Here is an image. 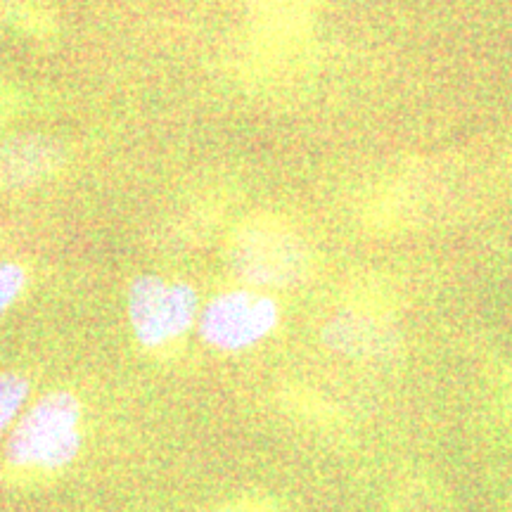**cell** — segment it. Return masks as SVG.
I'll return each mask as SVG.
<instances>
[{
	"instance_id": "5",
	"label": "cell",
	"mask_w": 512,
	"mask_h": 512,
	"mask_svg": "<svg viewBox=\"0 0 512 512\" xmlns=\"http://www.w3.org/2000/svg\"><path fill=\"white\" fill-rule=\"evenodd\" d=\"M316 0H249V27L261 60L283 64L309 46Z\"/></svg>"
},
{
	"instance_id": "1",
	"label": "cell",
	"mask_w": 512,
	"mask_h": 512,
	"mask_svg": "<svg viewBox=\"0 0 512 512\" xmlns=\"http://www.w3.org/2000/svg\"><path fill=\"white\" fill-rule=\"evenodd\" d=\"M230 268L256 287H294L309 278L313 259L302 235L283 221L256 219L230 242Z\"/></svg>"
},
{
	"instance_id": "7",
	"label": "cell",
	"mask_w": 512,
	"mask_h": 512,
	"mask_svg": "<svg viewBox=\"0 0 512 512\" xmlns=\"http://www.w3.org/2000/svg\"><path fill=\"white\" fill-rule=\"evenodd\" d=\"M0 27L48 38L55 34V12L48 0H0Z\"/></svg>"
},
{
	"instance_id": "3",
	"label": "cell",
	"mask_w": 512,
	"mask_h": 512,
	"mask_svg": "<svg viewBox=\"0 0 512 512\" xmlns=\"http://www.w3.org/2000/svg\"><path fill=\"white\" fill-rule=\"evenodd\" d=\"M197 316V292L185 283L138 275L128 287V318L138 342L162 347L185 335Z\"/></svg>"
},
{
	"instance_id": "10",
	"label": "cell",
	"mask_w": 512,
	"mask_h": 512,
	"mask_svg": "<svg viewBox=\"0 0 512 512\" xmlns=\"http://www.w3.org/2000/svg\"><path fill=\"white\" fill-rule=\"evenodd\" d=\"M221 512H238V510H221Z\"/></svg>"
},
{
	"instance_id": "8",
	"label": "cell",
	"mask_w": 512,
	"mask_h": 512,
	"mask_svg": "<svg viewBox=\"0 0 512 512\" xmlns=\"http://www.w3.org/2000/svg\"><path fill=\"white\" fill-rule=\"evenodd\" d=\"M29 394V380H24L22 375L15 373H3L0 375V432L10 425V420L15 418L19 406Z\"/></svg>"
},
{
	"instance_id": "6",
	"label": "cell",
	"mask_w": 512,
	"mask_h": 512,
	"mask_svg": "<svg viewBox=\"0 0 512 512\" xmlns=\"http://www.w3.org/2000/svg\"><path fill=\"white\" fill-rule=\"evenodd\" d=\"M67 147L48 133H17L0 145V190H29L62 169Z\"/></svg>"
},
{
	"instance_id": "2",
	"label": "cell",
	"mask_w": 512,
	"mask_h": 512,
	"mask_svg": "<svg viewBox=\"0 0 512 512\" xmlns=\"http://www.w3.org/2000/svg\"><path fill=\"white\" fill-rule=\"evenodd\" d=\"M81 448V403L74 394L43 396L17 422L8 441V460L15 467L60 470Z\"/></svg>"
},
{
	"instance_id": "4",
	"label": "cell",
	"mask_w": 512,
	"mask_h": 512,
	"mask_svg": "<svg viewBox=\"0 0 512 512\" xmlns=\"http://www.w3.org/2000/svg\"><path fill=\"white\" fill-rule=\"evenodd\" d=\"M278 325V304L266 294L235 290L214 297L200 316V335L209 347L242 351L259 344Z\"/></svg>"
},
{
	"instance_id": "9",
	"label": "cell",
	"mask_w": 512,
	"mask_h": 512,
	"mask_svg": "<svg viewBox=\"0 0 512 512\" xmlns=\"http://www.w3.org/2000/svg\"><path fill=\"white\" fill-rule=\"evenodd\" d=\"M27 285V273L22 266L10 264V261H0V313L15 302Z\"/></svg>"
}]
</instances>
